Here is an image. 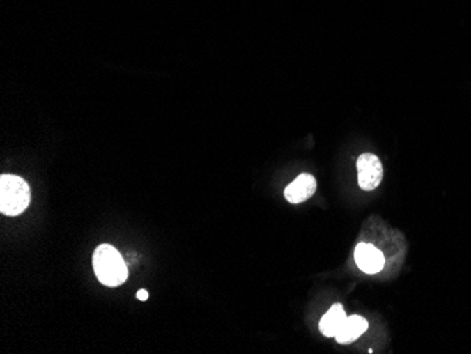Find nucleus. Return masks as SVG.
I'll return each instance as SVG.
<instances>
[{"label":"nucleus","instance_id":"6","mask_svg":"<svg viewBox=\"0 0 471 354\" xmlns=\"http://www.w3.org/2000/svg\"><path fill=\"white\" fill-rule=\"evenodd\" d=\"M369 329V322L359 315L347 316L339 332L336 333L334 339L340 344H350L356 341L366 330Z\"/></svg>","mask_w":471,"mask_h":354},{"label":"nucleus","instance_id":"1","mask_svg":"<svg viewBox=\"0 0 471 354\" xmlns=\"http://www.w3.org/2000/svg\"><path fill=\"white\" fill-rule=\"evenodd\" d=\"M92 263L98 279L106 286H119L129 277L122 254L110 245H100L93 253Z\"/></svg>","mask_w":471,"mask_h":354},{"label":"nucleus","instance_id":"5","mask_svg":"<svg viewBox=\"0 0 471 354\" xmlns=\"http://www.w3.org/2000/svg\"><path fill=\"white\" fill-rule=\"evenodd\" d=\"M355 259L359 268L366 274H377L385 266V259L381 250L367 243L357 245L355 250Z\"/></svg>","mask_w":471,"mask_h":354},{"label":"nucleus","instance_id":"3","mask_svg":"<svg viewBox=\"0 0 471 354\" xmlns=\"http://www.w3.org/2000/svg\"><path fill=\"white\" fill-rule=\"evenodd\" d=\"M357 181L364 191L376 190L383 181L381 160L370 153L362 154L357 160Z\"/></svg>","mask_w":471,"mask_h":354},{"label":"nucleus","instance_id":"4","mask_svg":"<svg viewBox=\"0 0 471 354\" xmlns=\"http://www.w3.org/2000/svg\"><path fill=\"white\" fill-rule=\"evenodd\" d=\"M316 192V180L311 174H301L285 188V199L289 203H302Z\"/></svg>","mask_w":471,"mask_h":354},{"label":"nucleus","instance_id":"8","mask_svg":"<svg viewBox=\"0 0 471 354\" xmlns=\"http://www.w3.org/2000/svg\"><path fill=\"white\" fill-rule=\"evenodd\" d=\"M137 300H140V301H147V300H148V292H147L146 289H140V291L137 292Z\"/></svg>","mask_w":471,"mask_h":354},{"label":"nucleus","instance_id":"7","mask_svg":"<svg viewBox=\"0 0 471 354\" xmlns=\"http://www.w3.org/2000/svg\"><path fill=\"white\" fill-rule=\"evenodd\" d=\"M346 319H347V315L343 307L340 304H334L321 319L319 329L322 334L327 337H334Z\"/></svg>","mask_w":471,"mask_h":354},{"label":"nucleus","instance_id":"2","mask_svg":"<svg viewBox=\"0 0 471 354\" xmlns=\"http://www.w3.org/2000/svg\"><path fill=\"white\" fill-rule=\"evenodd\" d=\"M31 199L29 184L17 175L3 174L0 176V212L6 216L23 213Z\"/></svg>","mask_w":471,"mask_h":354}]
</instances>
